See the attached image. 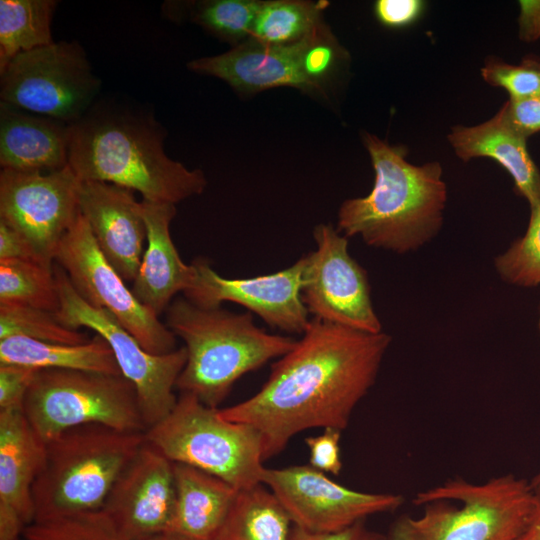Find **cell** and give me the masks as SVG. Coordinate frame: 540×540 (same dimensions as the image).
I'll use <instances>...</instances> for the list:
<instances>
[{
    "instance_id": "obj_36",
    "label": "cell",
    "mask_w": 540,
    "mask_h": 540,
    "mask_svg": "<svg viewBox=\"0 0 540 540\" xmlns=\"http://www.w3.org/2000/svg\"><path fill=\"white\" fill-rule=\"evenodd\" d=\"M340 430L326 428L322 434L305 439L309 448V465L323 472L338 475L342 469Z\"/></svg>"
},
{
    "instance_id": "obj_22",
    "label": "cell",
    "mask_w": 540,
    "mask_h": 540,
    "mask_svg": "<svg viewBox=\"0 0 540 540\" xmlns=\"http://www.w3.org/2000/svg\"><path fill=\"white\" fill-rule=\"evenodd\" d=\"M47 444L23 408L0 410V502L34 522L33 485L46 460Z\"/></svg>"
},
{
    "instance_id": "obj_31",
    "label": "cell",
    "mask_w": 540,
    "mask_h": 540,
    "mask_svg": "<svg viewBox=\"0 0 540 540\" xmlns=\"http://www.w3.org/2000/svg\"><path fill=\"white\" fill-rule=\"evenodd\" d=\"M530 210L525 234L494 259L495 270L504 282L524 288L540 285V200Z\"/></svg>"
},
{
    "instance_id": "obj_7",
    "label": "cell",
    "mask_w": 540,
    "mask_h": 540,
    "mask_svg": "<svg viewBox=\"0 0 540 540\" xmlns=\"http://www.w3.org/2000/svg\"><path fill=\"white\" fill-rule=\"evenodd\" d=\"M173 463L215 475L238 490L262 484L263 441L252 426L223 418L219 408L181 393L171 412L145 431Z\"/></svg>"
},
{
    "instance_id": "obj_33",
    "label": "cell",
    "mask_w": 540,
    "mask_h": 540,
    "mask_svg": "<svg viewBox=\"0 0 540 540\" xmlns=\"http://www.w3.org/2000/svg\"><path fill=\"white\" fill-rule=\"evenodd\" d=\"M346 58L347 52L324 22L307 36L301 62L313 93L324 94L325 85Z\"/></svg>"
},
{
    "instance_id": "obj_16",
    "label": "cell",
    "mask_w": 540,
    "mask_h": 540,
    "mask_svg": "<svg viewBox=\"0 0 540 540\" xmlns=\"http://www.w3.org/2000/svg\"><path fill=\"white\" fill-rule=\"evenodd\" d=\"M175 505L173 462L145 441L123 468L101 508L129 540L166 532Z\"/></svg>"
},
{
    "instance_id": "obj_26",
    "label": "cell",
    "mask_w": 540,
    "mask_h": 540,
    "mask_svg": "<svg viewBox=\"0 0 540 540\" xmlns=\"http://www.w3.org/2000/svg\"><path fill=\"white\" fill-rule=\"evenodd\" d=\"M261 4L257 0L165 1L162 13L171 21L193 22L219 40L237 46L251 37Z\"/></svg>"
},
{
    "instance_id": "obj_18",
    "label": "cell",
    "mask_w": 540,
    "mask_h": 540,
    "mask_svg": "<svg viewBox=\"0 0 540 540\" xmlns=\"http://www.w3.org/2000/svg\"><path fill=\"white\" fill-rule=\"evenodd\" d=\"M306 40L307 36L291 44H269L249 38L225 53L193 59L187 68L219 78L243 94L276 87L313 93L302 70Z\"/></svg>"
},
{
    "instance_id": "obj_21",
    "label": "cell",
    "mask_w": 540,
    "mask_h": 540,
    "mask_svg": "<svg viewBox=\"0 0 540 540\" xmlns=\"http://www.w3.org/2000/svg\"><path fill=\"white\" fill-rule=\"evenodd\" d=\"M447 137L462 161L493 159L510 174L515 189L529 206L540 200V170L528 151L527 138L511 125L503 106L484 123L454 126Z\"/></svg>"
},
{
    "instance_id": "obj_20",
    "label": "cell",
    "mask_w": 540,
    "mask_h": 540,
    "mask_svg": "<svg viewBox=\"0 0 540 540\" xmlns=\"http://www.w3.org/2000/svg\"><path fill=\"white\" fill-rule=\"evenodd\" d=\"M69 127L0 101L1 170L47 173L67 167Z\"/></svg>"
},
{
    "instance_id": "obj_42",
    "label": "cell",
    "mask_w": 540,
    "mask_h": 540,
    "mask_svg": "<svg viewBox=\"0 0 540 540\" xmlns=\"http://www.w3.org/2000/svg\"><path fill=\"white\" fill-rule=\"evenodd\" d=\"M27 524L10 505L0 502V540H21Z\"/></svg>"
},
{
    "instance_id": "obj_13",
    "label": "cell",
    "mask_w": 540,
    "mask_h": 540,
    "mask_svg": "<svg viewBox=\"0 0 540 540\" xmlns=\"http://www.w3.org/2000/svg\"><path fill=\"white\" fill-rule=\"evenodd\" d=\"M80 184L69 165L47 173L1 170L0 220L25 238L40 261L53 265L81 214Z\"/></svg>"
},
{
    "instance_id": "obj_6",
    "label": "cell",
    "mask_w": 540,
    "mask_h": 540,
    "mask_svg": "<svg viewBox=\"0 0 540 540\" xmlns=\"http://www.w3.org/2000/svg\"><path fill=\"white\" fill-rule=\"evenodd\" d=\"M530 481L514 474L474 484L461 478L418 492L421 516L402 515L387 540H516L532 504Z\"/></svg>"
},
{
    "instance_id": "obj_15",
    "label": "cell",
    "mask_w": 540,
    "mask_h": 540,
    "mask_svg": "<svg viewBox=\"0 0 540 540\" xmlns=\"http://www.w3.org/2000/svg\"><path fill=\"white\" fill-rule=\"evenodd\" d=\"M191 264L192 282L183 294L193 304L219 308L233 302L281 331L301 335L306 331L311 319L301 296L303 258L278 272L251 278H225L204 258Z\"/></svg>"
},
{
    "instance_id": "obj_9",
    "label": "cell",
    "mask_w": 540,
    "mask_h": 540,
    "mask_svg": "<svg viewBox=\"0 0 540 540\" xmlns=\"http://www.w3.org/2000/svg\"><path fill=\"white\" fill-rule=\"evenodd\" d=\"M101 86L77 41L19 53L0 69V101L69 124L99 99Z\"/></svg>"
},
{
    "instance_id": "obj_35",
    "label": "cell",
    "mask_w": 540,
    "mask_h": 540,
    "mask_svg": "<svg viewBox=\"0 0 540 540\" xmlns=\"http://www.w3.org/2000/svg\"><path fill=\"white\" fill-rule=\"evenodd\" d=\"M37 372L38 369L24 365L0 364V410L23 408Z\"/></svg>"
},
{
    "instance_id": "obj_8",
    "label": "cell",
    "mask_w": 540,
    "mask_h": 540,
    "mask_svg": "<svg viewBox=\"0 0 540 540\" xmlns=\"http://www.w3.org/2000/svg\"><path fill=\"white\" fill-rule=\"evenodd\" d=\"M23 411L45 442L88 424L126 432L146 431L136 389L123 375L38 370L25 396Z\"/></svg>"
},
{
    "instance_id": "obj_2",
    "label": "cell",
    "mask_w": 540,
    "mask_h": 540,
    "mask_svg": "<svg viewBox=\"0 0 540 540\" xmlns=\"http://www.w3.org/2000/svg\"><path fill=\"white\" fill-rule=\"evenodd\" d=\"M166 130L148 107L98 99L69 127L68 165L80 181L114 184L153 202L176 204L207 186L200 169H189L165 152Z\"/></svg>"
},
{
    "instance_id": "obj_28",
    "label": "cell",
    "mask_w": 540,
    "mask_h": 540,
    "mask_svg": "<svg viewBox=\"0 0 540 540\" xmlns=\"http://www.w3.org/2000/svg\"><path fill=\"white\" fill-rule=\"evenodd\" d=\"M0 302L57 312L60 302L54 264L36 259L0 260Z\"/></svg>"
},
{
    "instance_id": "obj_1",
    "label": "cell",
    "mask_w": 540,
    "mask_h": 540,
    "mask_svg": "<svg viewBox=\"0 0 540 540\" xmlns=\"http://www.w3.org/2000/svg\"><path fill=\"white\" fill-rule=\"evenodd\" d=\"M390 343L383 331L368 333L312 318L302 338L273 364L260 390L219 412L259 432L264 461L307 429L343 431L374 385Z\"/></svg>"
},
{
    "instance_id": "obj_25",
    "label": "cell",
    "mask_w": 540,
    "mask_h": 540,
    "mask_svg": "<svg viewBox=\"0 0 540 540\" xmlns=\"http://www.w3.org/2000/svg\"><path fill=\"white\" fill-rule=\"evenodd\" d=\"M293 522L263 484L242 489L212 540H291Z\"/></svg>"
},
{
    "instance_id": "obj_29",
    "label": "cell",
    "mask_w": 540,
    "mask_h": 540,
    "mask_svg": "<svg viewBox=\"0 0 540 540\" xmlns=\"http://www.w3.org/2000/svg\"><path fill=\"white\" fill-rule=\"evenodd\" d=\"M323 7L324 2L262 1L250 38L269 44L298 42L323 23Z\"/></svg>"
},
{
    "instance_id": "obj_44",
    "label": "cell",
    "mask_w": 540,
    "mask_h": 540,
    "mask_svg": "<svg viewBox=\"0 0 540 540\" xmlns=\"http://www.w3.org/2000/svg\"><path fill=\"white\" fill-rule=\"evenodd\" d=\"M148 540H185V539H182L180 537H177L171 534L163 533Z\"/></svg>"
},
{
    "instance_id": "obj_43",
    "label": "cell",
    "mask_w": 540,
    "mask_h": 540,
    "mask_svg": "<svg viewBox=\"0 0 540 540\" xmlns=\"http://www.w3.org/2000/svg\"><path fill=\"white\" fill-rule=\"evenodd\" d=\"M532 504L526 524L516 540H540V484L531 486Z\"/></svg>"
},
{
    "instance_id": "obj_3",
    "label": "cell",
    "mask_w": 540,
    "mask_h": 540,
    "mask_svg": "<svg viewBox=\"0 0 540 540\" xmlns=\"http://www.w3.org/2000/svg\"><path fill=\"white\" fill-rule=\"evenodd\" d=\"M362 140L374 169V185L368 195L341 204L337 230L398 254L416 251L443 224L447 186L442 167L438 162L411 164L404 147L371 133L364 132Z\"/></svg>"
},
{
    "instance_id": "obj_32",
    "label": "cell",
    "mask_w": 540,
    "mask_h": 540,
    "mask_svg": "<svg viewBox=\"0 0 540 540\" xmlns=\"http://www.w3.org/2000/svg\"><path fill=\"white\" fill-rule=\"evenodd\" d=\"M24 540H129L102 509L47 522L31 523Z\"/></svg>"
},
{
    "instance_id": "obj_39",
    "label": "cell",
    "mask_w": 540,
    "mask_h": 540,
    "mask_svg": "<svg viewBox=\"0 0 540 540\" xmlns=\"http://www.w3.org/2000/svg\"><path fill=\"white\" fill-rule=\"evenodd\" d=\"M291 540H387V537L368 529L364 521H360L334 532H312L294 526Z\"/></svg>"
},
{
    "instance_id": "obj_17",
    "label": "cell",
    "mask_w": 540,
    "mask_h": 540,
    "mask_svg": "<svg viewBox=\"0 0 540 540\" xmlns=\"http://www.w3.org/2000/svg\"><path fill=\"white\" fill-rule=\"evenodd\" d=\"M79 207L104 257L124 281L133 282L146 240L134 191L105 182L81 181Z\"/></svg>"
},
{
    "instance_id": "obj_4",
    "label": "cell",
    "mask_w": 540,
    "mask_h": 540,
    "mask_svg": "<svg viewBox=\"0 0 540 540\" xmlns=\"http://www.w3.org/2000/svg\"><path fill=\"white\" fill-rule=\"evenodd\" d=\"M165 324L184 341L187 352L176 388L213 408L243 375L282 357L297 342L256 326L250 312L203 308L185 297L171 302Z\"/></svg>"
},
{
    "instance_id": "obj_46",
    "label": "cell",
    "mask_w": 540,
    "mask_h": 540,
    "mask_svg": "<svg viewBox=\"0 0 540 540\" xmlns=\"http://www.w3.org/2000/svg\"><path fill=\"white\" fill-rule=\"evenodd\" d=\"M538 327H539V333H540V307H539V319H538Z\"/></svg>"
},
{
    "instance_id": "obj_24",
    "label": "cell",
    "mask_w": 540,
    "mask_h": 540,
    "mask_svg": "<svg viewBox=\"0 0 540 540\" xmlns=\"http://www.w3.org/2000/svg\"><path fill=\"white\" fill-rule=\"evenodd\" d=\"M0 364L122 375L109 344L97 334L80 344L43 342L22 336L3 338Z\"/></svg>"
},
{
    "instance_id": "obj_34",
    "label": "cell",
    "mask_w": 540,
    "mask_h": 540,
    "mask_svg": "<svg viewBox=\"0 0 540 540\" xmlns=\"http://www.w3.org/2000/svg\"><path fill=\"white\" fill-rule=\"evenodd\" d=\"M488 84L505 89L512 100L540 95V60L527 57L519 65L508 64L495 57L488 58L481 69Z\"/></svg>"
},
{
    "instance_id": "obj_30",
    "label": "cell",
    "mask_w": 540,
    "mask_h": 540,
    "mask_svg": "<svg viewBox=\"0 0 540 540\" xmlns=\"http://www.w3.org/2000/svg\"><path fill=\"white\" fill-rule=\"evenodd\" d=\"M11 336L65 344H80L89 340L86 334L61 324L53 312L24 304L0 302V339Z\"/></svg>"
},
{
    "instance_id": "obj_12",
    "label": "cell",
    "mask_w": 540,
    "mask_h": 540,
    "mask_svg": "<svg viewBox=\"0 0 540 540\" xmlns=\"http://www.w3.org/2000/svg\"><path fill=\"white\" fill-rule=\"evenodd\" d=\"M316 250L303 258L301 296L313 318L368 333L382 332L366 270L349 254L348 239L329 224L314 228Z\"/></svg>"
},
{
    "instance_id": "obj_14",
    "label": "cell",
    "mask_w": 540,
    "mask_h": 540,
    "mask_svg": "<svg viewBox=\"0 0 540 540\" xmlns=\"http://www.w3.org/2000/svg\"><path fill=\"white\" fill-rule=\"evenodd\" d=\"M265 485L288 513L293 525L312 532H334L368 516L393 512L400 494L356 491L331 480L310 465L265 468Z\"/></svg>"
},
{
    "instance_id": "obj_5",
    "label": "cell",
    "mask_w": 540,
    "mask_h": 540,
    "mask_svg": "<svg viewBox=\"0 0 540 540\" xmlns=\"http://www.w3.org/2000/svg\"><path fill=\"white\" fill-rule=\"evenodd\" d=\"M145 441V432L88 424L46 442L45 465L33 485L34 522L100 510Z\"/></svg>"
},
{
    "instance_id": "obj_37",
    "label": "cell",
    "mask_w": 540,
    "mask_h": 540,
    "mask_svg": "<svg viewBox=\"0 0 540 540\" xmlns=\"http://www.w3.org/2000/svg\"><path fill=\"white\" fill-rule=\"evenodd\" d=\"M424 2L420 0H378L374 13L386 27L401 28L414 23L422 14Z\"/></svg>"
},
{
    "instance_id": "obj_10",
    "label": "cell",
    "mask_w": 540,
    "mask_h": 540,
    "mask_svg": "<svg viewBox=\"0 0 540 540\" xmlns=\"http://www.w3.org/2000/svg\"><path fill=\"white\" fill-rule=\"evenodd\" d=\"M54 273L60 302L55 312L58 321L73 330L91 329L105 339L121 374L136 389L146 430L160 422L177 402L174 389L186 364L185 347L163 355L149 353L113 315L83 300L58 264H54Z\"/></svg>"
},
{
    "instance_id": "obj_45",
    "label": "cell",
    "mask_w": 540,
    "mask_h": 540,
    "mask_svg": "<svg viewBox=\"0 0 540 540\" xmlns=\"http://www.w3.org/2000/svg\"><path fill=\"white\" fill-rule=\"evenodd\" d=\"M540 484V468L538 472L535 474V476L530 480V485L535 486Z\"/></svg>"
},
{
    "instance_id": "obj_19",
    "label": "cell",
    "mask_w": 540,
    "mask_h": 540,
    "mask_svg": "<svg viewBox=\"0 0 540 540\" xmlns=\"http://www.w3.org/2000/svg\"><path fill=\"white\" fill-rule=\"evenodd\" d=\"M140 213L146 227L147 247L131 290L145 307L159 316L178 292L184 293L189 288L193 266L183 262L170 235L175 204L142 199Z\"/></svg>"
},
{
    "instance_id": "obj_23",
    "label": "cell",
    "mask_w": 540,
    "mask_h": 540,
    "mask_svg": "<svg viewBox=\"0 0 540 540\" xmlns=\"http://www.w3.org/2000/svg\"><path fill=\"white\" fill-rule=\"evenodd\" d=\"M175 505L165 533L185 540H212L238 494L225 480L173 463Z\"/></svg>"
},
{
    "instance_id": "obj_40",
    "label": "cell",
    "mask_w": 540,
    "mask_h": 540,
    "mask_svg": "<svg viewBox=\"0 0 540 540\" xmlns=\"http://www.w3.org/2000/svg\"><path fill=\"white\" fill-rule=\"evenodd\" d=\"M6 259L39 260L25 238L4 221L0 220V260Z\"/></svg>"
},
{
    "instance_id": "obj_38",
    "label": "cell",
    "mask_w": 540,
    "mask_h": 540,
    "mask_svg": "<svg viewBox=\"0 0 540 540\" xmlns=\"http://www.w3.org/2000/svg\"><path fill=\"white\" fill-rule=\"evenodd\" d=\"M503 108L511 125L526 138L540 132V95L520 100L509 99Z\"/></svg>"
},
{
    "instance_id": "obj_11",
    "label": "cell",
    "mask_w": 540,
    "mask_h": 540,
    "mask_svg": "<svg viewBox=\"0 0 540 540\" xmlns=\"http://www.w3.org/2000/svg\"><path fill=\"white\" fill-rule=\"evenodd\" d=\"M55 261L83 300L113 315L146 351L163 355L177 349L176 336L126 286L81 214L61 240Z\"/></svg>"
},
{
    "instance_id": "obj_27",
    "label": "cell",
    "mask_w": 540,
    "mask_h": 540,
    "mask_svg": "<svg viewBox=\"0 0 540 540\" xmlns=\"http://www.w3.org/2000/svg\"><path fill=\"white\" fill-rule=\"evenodd\" d=\"M56 0L0 1V69L19 53L55 42L52 19Z\"/></svg>"
},
{
    "instance_id": "obj_41",
    "label": "cell",
    "mask_w": 540,
    "mask_h": 540,
    "mask_svg": "<svg viewBox=\"0 0 540 540\" xmlns=\"http://www.w3.org/2000/svg\"><path fill=\"white\" fill-rule=\"evenodd\" d=\"M519 8V38L525 42L540 39V0H521Z\"/></svg>"
}]
</instances>
